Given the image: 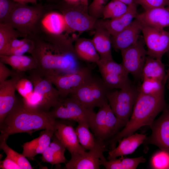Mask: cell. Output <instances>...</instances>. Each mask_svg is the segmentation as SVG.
Returning <instances> with one entry per match:
<instances>
[{
    "label": "cell",
    "mask_w": 169,
    "mask_h": 169,
    "mask_svg": "<svg viewBox=\"0 0 169 169\" xmlns=\"http://www.w3.org/2000/svg\"><path fill=\"white\" fill-rule=\"evenodd\" d=\"M107 0H93L88 6L89 13L92 17L97 19L102 17V11Z\"/></svg>",
    "instance_id": "40"
},
{
    "label": "cell",
    "mask_w": 169,
    "mask_h": 169,
    "mask_svg": "<svg viewBox=\"0 0 169 169\" xmlns=\"http://www.w3.org/2000/svg\"><path fill=\"white\" fill-rule=\"evenodd\" d=\"M142 80V83L139 87V92L152 96L164 95L165 86L167 81L153 79Z\"/></svg>",
    "instance_id": "31"
},
{
    "label": "cell",
    "mask_w": 169,
    "mask_h": 169,
    "mask_svg": "<svg viewBox=\"0 0 169 169\" xmlns=\"http://www.w3.org/2000/svg\"><path fill=\"white\" fill-rule=\"evenodd\" d=\"M142 25L135 18L124 30L111 38L112 46L115 49L121 50L137 43L141 32Z\"/></svg>",
    "instance_id": "19"
},
{
    "label": "cell",
    "mask_w": 169,
    "mask_h": 169,
    "mask_svg": "<svg viewBox=\"0 0 169 169\" xmlns=\"http://www.w3.org/2000/svg\"><path fill=\"white\" fill-rule=\"evenodd\" d=\"M61 8L67 26V33L87 31L95 27L96 19L88 12V8L81 5H73L65 2Z\"/></svg>",
    "instance_id": "10"
},
{
    "label": "cell",
    "mask_w": 169,
    "mask_h": 169,
    "mask_svg": "<svg viewBox=\"0 0 169 169\" xmlns=\"http://www.w3.org/2000/svg\"><path fill=\"white\" fill-rule=\"evenodd\" d=\"M34 45V40L30 38L29 40L22 46L9 49L3 55H24L27 53H30L33 49Z\"/></svg>",
    "instance_id": "39"
},
{
    "label": "cell",
    "mask_w": 169,
    "mask_h": 169,
    "mask_svg": "<svg viewBox=\"0 0 169 169\" xmlns=\"http://www.w3.org/2000/svg\"><path fill=\"white\" fill-rule=\"evenodd\" d=\"M44 12L41 6H30L17 2L4 23L9 24L25 37L31 38L36 36L39 20Z\"/></svg>",
    "instance_id": "4"
},
{
    "label": "cell",
    "mask_w": 169,
    "mask_h": 169,
    "mask_svg": "<svg viewBox=\"0 0 169 169\" xmlns=\"http://www.w3.org/2000/svg\"><path fill=\"white\" fill-rule=\"evenodd\" d=\"M125 125L116 116L107 102L99 108L90 128L96 140L104 142L117 134Z\"/></svg>",
    "instance_id": "8"
},
{
    "label": "cell",
    "mask_w": 169,
    "mask_h": 169,
    "mask_svg": "<svg viewBox=\"0 0 169 169\" xmlns=\"http://www.w3.org/2000/svg\"><path fill=\"white\" fill-rule=\"evenodd\" d=\"M127 5H129L134 4H136V0H118Z\"/></svg>",
    "instance_id": "47"
},
{
    "label": "cell",
    "mask_w": 169,
    "mask_h": 169,
    "mask_svg": "<svg viewBox=\"0 0 169 169\" xmlns=\"http://www.w3.org/2000/svg\"><path fill=\"white\" fill-rule=\"evenodd\" d=\"M146 135L141 134H133L124 137L119 141L117 147L108 152V160L133 153L146 140Z\"/></svg>",
    "instance_id": "22"
},
{
    "label": "cell",
    "mask_w": 169,
    "mask_h": 169,
    "mask_svg": "<svg viewBox=\"0 0 169 169\" xmlns=\"http://www.w3.org/2000/svg\"><path fill=\"white\" fill-rule=\"evenodd\" d=\"M51 140L52 141L42 154V161L52 165L66 164L68 161L64 154L66 147L54 135Z\"/></svg>",
    "instance_id": "26"
},
{
    "label": "cell",
    "mask_w": 169,
    "mask_h": 169,
    "mask_svg": "<svg viewBox=\"0 0 169 169\" xmlns=\"http://www.w3.org/2000/svg\"><path fill=\"white\" fill-rule=\"evenodd\" d=\"M141 32L147 56L161 59L163 55L169 50V32L164 29L142 25Z\"/></svg>",
    "instance_id": "11"
},
{
    "label": "cell",
    "mask_w": 169,
    "mask_h": 169,
    "mask_svg": "<svg viewBox=\"0 0 169 169\" xmlns=\"http://www.w3.org/2000/svg\"><path fill=\"white\" fill-rule=\"evenodd\" d=\"M136 3L145 10L158 7H169V0H136Z\"/></svg>",
    "instance_id": "41"
},
{
    "label": "cell",
    "mask_w": 169,
    "mask_h": 169,
    "mask_svg": "<svg viewBox=\"0 0 169 169\" xmlns=\"http://www.w3.org/2000/svg\"><path fill=\"white\" fill-rule=\"evenodd\" d=\"M150 127L152 133L146 138V143L169 152V104H166L161 115L154 121Z\"/></svg>",
    "instance_id": "17"
},
{
    "label": "cell",
    "mask_w": 169,
    "mask_h": 169,
    "mask_svg": "<svg viewBox=\"0 0 169 169\" xmlns=\"http://www.w3.org/2000/svg\"><path fill=\"white\" fill-rule=\"evenodd\" d=\"M74 49L77 59L82 60L96 64L100 59L91 40L84 38L77 40Z\"/></svg>",
    "instance_id": "28"
},
{
    "label": "cell",
    "mask_w": 169,
    "mask_h": 169,
    "mask_svg": "<svg viewBox=\"0 0 169 169\" xmlns=\"http://www.w3.org/2000/svg\"><path fill=\"white\" fill-rule=\"evenodd\" d=\"M64 2L69 4L78 5H81L82 0H64Z\"/></svg>",
    "instance_id": "45"
},
{
    "label": "cell",
    "mask_w": 169,
    "mask_h": 169,
    "mask_svg": "<svg viewBox=\"0 0 169 169\" xmlns=\"http://www.w3.org/2000/svg\"><path fill=\"white\" fill-rule=\"evenodd\" d=\"M142 25L164 29L169 27V7H158L145 10L136 17Z\"/></svg>",
    "instance_id": "20"
},
{
    "label": "cell",
    "mask_w": 169,
    "mask_h": 169,
    "mask_svg": "<svg viewBox=\"0 0 169 169\" xmlns=\"http://www.w3.org/2000/svg\"><path fill=\"white\" fill-rule=\"evenodd\" d=\"M0 62L9 65L18 72H24L38 68L36 60L32 55H0Z\"/></svg>",
    "instance_id": "25"
},
{
    "label": "cell",
    "mask_w": 169,
    "mask_h": 169,
    "mask_svg": "<svg viewBox=\"0 0 169 169\" xmlns=\"http://www.w3.org/2000/svg\"><path fill=\"white\" fill-rule=\"evenodd\" d=\"M128 6L118 0H112L105 6L102 11L104 19L118 17L125 13Z\"/></svg>",
    "instance_id": "34"
},
{
    "label": "cell",
    "mask_w": 169,
    "mask_h": 169,
    "mask_svg": "<svg viewBox=\"0 0 169 169\" xmlns=\"http://www.w3.org/2000/svg\"><path fill=\"white\" fill-rule=\"evenodd\" d=\"M107 150L104 142L96 140L95 146L88 152L71 155L69 161L65 164L67 169H99L101 166L100 158Z\"/></svg>",
    "instance_id": "13"
},
{
    "label": "cell",
    "mask_w": 169,
    "mask_h": 169,
    "mask_svg": "<svg viewBox=\"0 0 169 169\" xmlns=\"http://www.w3.org/2000/svg\"><path fill=\"white\" fill-rule=\"evenodd\" d=\"M164 64L161 59L147 56L143 68L141 79H153L162 81H167Z\"/></svg>",
    "instance_id": "27"
},
{
    "label": "cell",
    "mask_w": 169,
    "mask_h": 169,
    "mask_svg": "<svg viewBox=\"0 0 169 169\" xmlns=\"http://www.w3.org/2000/svg\"><path fill=\"white\" fill-rule=\"evenodd\" d=\"M25 37L12 26L7 23H0V55L3 54L12 40Z\"/></svg>",
    "instance_id": "32"
},
{
    "label": "cell",
    "mask_w": 169,
    "mask_h": 169,
    "mask_svg": "<svg viewBox=\"0 0 169 169\" xmlns=\"http://www.w3.org/2000/svg\"><path fill=\"white\" fill-rule=\"evenodd\" d=\"M166 73L168 76L167 79V87L168 89H169V68L168 71Z\"/></svg>",
    "instance_id": "49"
},
{
    "label": "cell",
    "mask_w": 169,
    "mask_h": 169,
    "mask_svg": "<svg viewBox=\"0 0 169 169\" xmlns=\"http://www.w3.org/2000/svg\"><path fill=\"white\" fill-rule=\"evenodd\" d=\"M104 82L110 89H122L131 84L128 75L116 70L100 73Z\"/></svg>",
    "instance_id": "30"
},
{
    "label": "cell",
    "mask_w": 169,
    "mask_h": 169,
    "mask_svg": "<svg viewBox=\"0 0 169 169\" xmlns=\"http://www.w3.org/2000/svg\"><path fill=\"white\" fill-rule=\"evenodd\" d=\"M91 67L79 68L72 72L44 77L49 80L58 90L61 97H67L93 76Z\"/></svg>",
    "instance_id": "9"
},
{
    "label": "cell",
    "mask_w": 169,
    "mask_h": 169,
    "mask_svg": "<svg viewBox=\"0 0 169 169\" xmlns=\"http://www.w3.org/2000/svg\"><path fill=\"white\" fill-rule=\"evenodd\" d=\"M30 38L29 37H24L21 39L17 38L12 40L9 43L4 54H4L9 49L18 48L22 46L27 42Z\"/></svg>",
    "instance_id": "44"
},
{
    "label": "cell",
    "mask_w": 169,
    "mask_h": 169,
    "mask_svg": "<svg viewBox=\"0 0 169 169\" xmlns=\"http://www.w3.org/2000/svg\"><path fill=\"white\" fill-rule=\"evenodd\" d=\"M88 2L89 0H82L81 5L85 8H88Z\"/></svg>",
    "instance_id": "48"
},
{
    "label": "cell",
    "mask_w": 169,
    "mask_h": 169,
    "mask_svg": "<svg viewBox=\"0 0 169 169\" xmlns=\"http://www.w3.org/2000/svg\"><path fill=\"white\" fill-rule=\"evenodd\" d=\"M17 2L12 0H0V23H4Z\"/></svg>",
    "instance_id": "38"
},
{
    "label": "cell",
    "mask_w": 169,
    "mask_h": 169,
    "mask_svg": "<svg viewBox=\"0 0 169 169\" xmlns=\"http://www.w3.org/2000/svg\"><path fill=\"white\" fill-rule=\"evenodd\" d=\"M89 128L87 124L79 123L75 129L79 143L85 149L89 150L95 146L96 142L95 135L90 131Z\"/></svg>",
    "instance_id": "33"
},
{
    "label": "cell",
    "mask_w": 169,
    "mask_h": 169,
    "mask_svg": "<svg viewBox=\"0 0 169 169\" xmlns=\"http://www.w3.org/2000/svg\"><path fill=\"white\" fill-rule=\"evenodd\" d=\"M146 161L143 156L135 158H125L107 160L104 155L100 158L101 165L106 169H135L141 163Z\"/></svg>",
    "instance_id": "29"
},
{
    "label": "cell",
    "mask_w": 169,
    "mask_h": 169,
    "mask_svg": "<svg viewBox=\"0 0 169 169\" xmlns=\"http://www.w3.org/2000/svg\"><path fill=\"white\" fill-rule=\"evenodd\" d=\"M71 121L56 119L54 135L72 155L82 153L85 149L79 143Z\"/></svg>",
    "instance_id": "16"
},
{
    "label": "cell",
    "mask_w": 169,
    "mask_h": 169,
    "mask_svg": "<svg viewBox=\"0 0 169 169\" xmlns=\"http://www.w3.org/2000/svg\"><path fill=\"white\" fill-rule=\"evenodd\" d=\"M138 14L136 4L128 5L126 12L117 18L104 19L99 22L113 36L128 26L136 18Z\"/></svg>",
    "instance_id": "21"
},
{
    "label": "cell",
    "mask_w": 169,
    "mask_h": 169,
    "mask_svg": "<svg viewBox=\"0 0 169 169\" xmlns=\"http://www.w3.org/2000/svg\"><path fill=\"white\" fill-rule=\"evenodd\" d=\"M56 119L75 121L87 124L90 127L96 113L86 108L73 97H60L48 112Z\"/></svg>",
    "instance_id": "5"
},
{
    "label": "cell",
    "mask_w": 169,
    "mask_h": 169,
    "mask_svg": "<svg viewBox=\"0 0 169 169\" xmlns=\"http://www.w3.org/2000/svg\"><path fill=\"white\" fill-rule=\"evenodd\" d=\"M14 1L20 3L27 4L30 3L34 4L37 3V0H12Z\"/></svg>",
    "instance_id": "46"
},
{
    "label": "cell",
    "mask_w": 169,
    "mask_h": 169,
    "mask_svg": "<svg viewBox=\"0 0 169 169\" xmlns=\"http://www.w3.org/2000/svg\"><path fill=\"white\" fill-rule=\"evenodd\" d=\"M166 105L164 95L152 96L139 92L128 122L109 141L111 149L115 147L117 143L123 138L133 134L141 127L150 126Z\"/></svg>",
    "instance_id": "3"
},
{
    "label": "cell",
    "mask_w": 169,
    "mask_h": 169,
    "mask_svg": "<svg viewBox=\"0 0 169 169\" xmlns=\"http://www.w3.org/2000/svg\"><path fill=\"white\" fill-rule=\"evenodd\" d=\"M151 167L154 169H169V152L160 150L151 158Z\"/></svg>",
    "instance_id": "36"
},
{
    "label": "cell",
    "mask_w": 169,
    "mask_h": 169,
    "mask_svg": "<svg viewBox=\"0 0 169 169\" xmlns=\"http://www.w3.org/2000/svg\"><path fill=\"white\" fill-rule=\"evenodd\" d=\"M121 64L128 74L136 79L141 78L147 57L144 44L139 40L135 44L121 51Z\"/></svg>",
    "instance_id": "14"
},
{
    "label": "cell",
    "mask_w": 169,
    "mask_h": 169,
    "mask_svg": "<svg viewBox=\"0 0 169 169\" xmlns=\"http://www.w3.org/2000/svg\"><path fill=\"white\" fill-rule=\"evenodd\" d=\"M110 90L102 79L93 76L69 95L86 108L92 110L108 102L107 94Z\"/></svg>",
    "instance_id": "6"
},
{
    "label": "cell",
    "mask_w": 169,
    "mask_h": 169,
    "mask_svg": "<svg viewBox=\"0 0 169 169\" xmlns=\"http://www.w3.org/2000/svg\"><path fill=\"white\" fill-rule=\"evenodd\" d=\"M54 135V131L46 129L41 131L39 136L30 141L23 143L22 154L30 160H33L37 154L44 151L50 144Z\"/></svg>",
    "instance_id": "23"
},
{
    "label": "cell",
    "mask_w": 169,
    "mask_h": 169,
    "mask_svg": "<svg viewBox=\"0 0 169 169\" xmlns=\"http://www.w3.org/2000/svg\"><path fill=\"white\" fill-rule=\"evenodd\" d=\"M66 36L32 38L35 45L30 54L37 62L36 70L43 77L69 73L79 68L72 40Z\"/></svg>",
    "instance_id": "1"
},
{
    "label": "cell",
    "mask_w": 169,
    "mask_h": 169,
    "mask_svg": "<svg viewBox=\"0 0 169 169\" xmlns=\"http://www.w3.org/2000/svg\"><path fill=\"white\" fill-rule=\"evenodd\" d=\"M6 141H0V147L7 156L14 161L20 167L21 169H32L33 167L27 158L22 154L16 151L9 147L7 144Z\"/></svg>",
    "instance_id": "35"
},
{
    "label": "cell",
    "mask_w": 169,
    "mask_h": 169,
    "mask_svg": "<svg viewBox=\"0 0 169 169\" xmlns=\"http://www.w3.org/2000/svg\"><path fill=\"white\" fill-rule=\"evenodd\" d=\"M0 162V169H21L17 163L7 156H6L5 159Z\"/></svg>",
    "instance_id": "43"
},
{
    "label": "cell",
    "mask_w": 169,
    "mask_h": 169,
    "mask_svg": "<svg viewBox=\"0 0 169 169\" xmlns=\"http://www.w3.org/2000/svg\"><path fill=\"white\" fill-rule=\"evenodd\" d=\"M95 27L96 30L91 40L100 59H113L111 35L99 22H96Z\"/></svg>",
    "instance_id": "24"
},
{
    "label": "cell",
    "mask_w": 169,
    "mask_h": 169,
    "mask_svg": "<svg viewBox=\"0 0 169 169\" xmlns=\"http://www.w3.org/2000/svg\"><path fill=\"white\" fill-rule=\"evenodd\" d=\"M15 72L16 71L9 69L5 64L0 62V83L7 80L9 77L12 76Z\"/></svg>",
    "instance_id": "42"
},
{
    "label": "cell",
    "mask_w": 169,
    "mask_h": 169,
    "mask_svg": "<svg viewBox=\"0 0 169 169\" xmlns=\"http://www.w3.org/2000/svg\"><path fill=\"white\" fill-rule=\"evenodd\" d=\"M24 73L16 71L10 79L0 83V124L15 104L16 84L18 81L23 77Z\"/></svg>",
    "instance_id": "15"
},
{
    "label": "cell",
    "mask_w": 169,
    "mask_h": 169,
    "mask_svg": "<svg viewBox=\"0 0 169 169\" xmlns=\"http://www.w3.org/2000/svg\"><path fill=\"white\" fill-rule=\"evenodd\" d=\"M40 29L49 36H58L67 33V26L63 14L55 11L44 12L38 24Z\"/></svg>",
    "instance_id": "18"
},
{
    "label": "cell",
    "mask_w": 169,
    "mask_h": 169,
    "mask_svg": "<svg viewBox=\"0 0 169 169\" xmlns=\"http://www.w3.org/2000/svg\"><path fill=\"white\" fill-rule=\"evenodd\" d=\"M16 89L18 93L23 98L33 91L34 87L29 79L23 77L18 81Z\"/></svg>",
    "instance_id": "37"
},
{
    "label": "cell",
    "mask_w": 169,
    "mask_h": 169,
    "mask_svg": "<svg viewBox=\"0 0 169 169\" xmlns=\"http://www.w3.org/2000/svg\"><path fill=\"white\" fill-rule=\"evenodd\" d=\"M28 78L32 82L33 91L40 96L43 111L49 112L60 96L57 89L49 79L41 76L36 70L30 71Z\"/></svg>",
    "instance_id": "12"
},
{
    "label": "cell",
    "mask_w": 169,
    "mask_h": 169,
    "mask_svg": "<svg viewBox=\"0 0 169 169\" xmlns=\"http://www.w3.org/2000/svg\"><path fill=\"white\" fill-rule=\"evenodd\" d=\"M139 93V87L131 84L119 90H110L107 93V100L112 110L125 125L131 115Z\"/></svg>",
    "instance_id": "7"
},
{
    "label": "cell",
    "mask_w": 169,
    "mask_h": 169,
    "mask_svg": "<svg viewBox=\"0 0 169 169\" xmlns=\"http://www.w3.org/2000/svg\"><path fill=\"white\" fill-rule=\"evenodd\" d=\"M56 121L48 112L29 108L22 99L17 98L13 108L0 124V141L7 140L10 135L17 133L32 135L40 130L54 131Z\"/></svg>",
    "instance_id": "2"
}]
</instances>
